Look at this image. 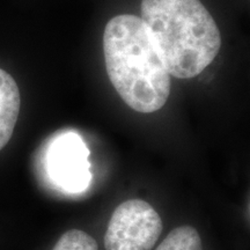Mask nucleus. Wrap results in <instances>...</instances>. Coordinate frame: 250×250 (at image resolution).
<instances>
[{
	"label": "nucleus",
	"instance_id": "obj_6",
	"mask_svg": "<svg viewBox=\"0 0 250 250\" xmlns=\"http://www.w3.org/2000/svg\"><path fill=\"white\" fill-rule=\"evenodd\" d=\"M155 250H203V246L196 228L186 225L171 230Z\"/></svg>",
	"mask_w": 250,
	"mask_h": 250
},
{
	"label": "nucleus",
	"instance_id": "obj_2",
	"mask_svg": "<svg viewBox=\"0 0 250 250\" xmlns=\"http://www.w3.org/2000/svg\"><path fill=\"white\" fill-rule=\"evenodd\" d=\"M142 20L175 78H195L219 54L220 31L201 0H143Z\"/></svg>",
	"mask_w": 250,
	"mask_h": 250
},
{
	"label": "nucleus",
	"instance_id": "obj_1",
	"mask_svg": "<svg viewBox=\"0 0 250 250\" xmlns=\"http://www.w3.org/2000/svg\"><path fill=\"white\" fill-rule=\"evenodd\" d=\"M103 52L109 80L131 109L149 114L164 107L170 95V74L142 18H112L104 28Z\"/></svg>",
	"mask_w": 250,
	"mask_h": 250
},
{
	"label": "nucleus",
	"instance_id": "obj_4",
	"mask_svg": "<svg viewBox=\"0 0 250 250\" xmlns=\"http://www.w3.org/2000/svg\"><path fill=\"white\" fill-rule=\"evenodd\" d=\"M88 155V148L79 134L72 131L58 134L50 143L46 154L50 177L64 191H85L92 180Z\"/></svg>",
	"mask_w": 250,
	"mask_h": 250
},
{
	"label": "nucleus",
	"instance_id": "obj_7",
	"mask_svg": "<svg viewBox=\"0 0 250 250\" xmlns=\"http://www.w3.org/2000/svg\"><path fill=\"white\" fill-rule=\"evenodd\" d=\"M52 250H99L95 239L83 230L71 229L61 236Z\"/></svg>",
	"mask_w": 250,
	"mask_h": 250
},
{
	"label": "nucleus",
	"instance_id": "obj_5",
	"mask_svg": "<svg viewBox=\"0 0 250 250\" xmlns=\"http://www.w3.org/2000/svg\"><path fill=\"white\" fill-rule=\"evenodd\" d=\"M20 90L7 72L0 68V151L7 145L20 114Z\"/></svg>",
	"mask_w": 250,
	"mask_h": 250
},
{
	"label": "nucleus",
	"instance_id": "obj_3",
	"mask_svg": "<svg viewBox=\"0 0 250 250\" xmlns=\"http://www.w3.org/2000/svg\"><path fill=\"white\" fill-rule=\"evenodd\" d=\"M162 233L160 215L143 199L122 203L104 234L105 250H151Z\"/></svg>",
	"mask_w": 250,
	"mask_h": 250
}]
</instances>
